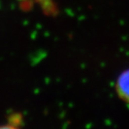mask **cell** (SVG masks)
Returning a JSON list of instances; mask_svg holds the SVG:
<instances>
[{
    "instance_id": "1",
    "label": "cell",
    "mask_w": 129,
    "mask_h": 129,
    "mask_svg": "<svg viewBox=\"0 0 129 129\" xmlns=\"http://www.w3.org/2000/svg\"><path fill=\"white\" fill-rule=\"evenodd\" d=\"M115 87L121 99L129 103V69L125 70L118 76Z\"/></svg>"
},
{
    "instance_id": "2",
    "label": "cell",
    "mask_w": 129,
    "mask_h": 129,
    "mask_svg": "<svg viewBox=\"0 0 129 129\" xmlns=\"http://www.w3.org/2000/svg\"><path fill=\"white\" fill-rule=\"evenodd\" d=\"M0 129H18V128L12 125H4V126H0Z\"/></svg>"
},
{
    "instance_id": "3",
    "label": "cell",
    "mask_w": 129,
    "mask_h": 129,
    "mask_svg": "<svg viewBox=\"0 0 129 129\" xmlns=\"http://www.w3.org/2000/svg\"><path fill=\"white\" fill-rule=\"evenodd\" d=\"M37 1H39L40 3H48L49 4V2H50V0H37Z\"/></svg>"
}]
</instances>
